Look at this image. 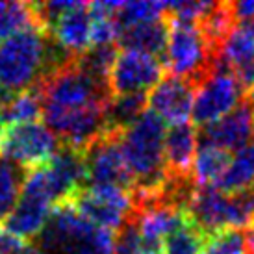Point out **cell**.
Here are the masks:
<instances>
[{
	"label": "cell",
	"mask_w": 254,
	"mask_h": 254,
	"mask_svg": "<svg viewBox=\"0 0 254 254\" xmlns=\"http://www.w3.org/2000/svg\"><path fill=\"white\" fill-rule=\"evenodd\" d=\"M34 26H41L34 4H30V2H0V41H4L21 30L34 28Z\"/></svg>",
	"instance_id": "obj_22"
},
{
	"label": "cell",
	"mask_w": 254,
	"mask_h": 254,
	"mask_svg": "<svg viewBox=\"0 0 254 254\" xmlns=\"http://www.w3.org/2000/svg\"><path fill=\"white\" fill-rule=\"evenodd\" d=\"M245 97L247 91L243 89L236 72L217 62L215 69L195 89L191 119L197 128L206 127L234 112L245 100Z\"/></svg>",
	"instance_id": "obj_5"
},
{
	"label": "cell",
	"mask_w": 254,
	"mask_h": 254,
	"mask_svg": "<svg viewBox=\"0 0 254 254\" xmlns=\"http://www.w3.org/2000/svg\"><path fill=\"white\" fill-rule=\"evenodd\" d=\"M251 143L254 145V128H253V137H251Z\"/></svg>",
	"instance_id": "obj_31"
},
{
	"label": "cell",
	"mask_w": 254,
	"mask_h": 254,
	"mask_svg": "<svg viewBox=\"0 0 254 254\" xmlns=\"http://www.w3.org/2000/svg\"><path fill=\"white\" fill-rule=\"evenodd\" d=\"M39 115H41V100L36 89H30L0 102V119L4 127L34 123L39 121Z\"/></svg>",
	"instance_id": "obj_20"
},
{
	"label": "cell",
	"mask_w": 254,
	"mask_h": 254,
	"mask_svg": "<svg viewBox=\"0 0 254 254\" xmlns=\"http://www.w3.org/2000/svg\"><path fill=\"white\" fill-rule=\"evenodd\" d=\"M195 85L184 78L165 74L148 93L147 106L160 121L171 127L190 123L193 100H195Z\"/></svg>",
	"instance_id": "obj_12"
},
{
	"label": "cell",
	"mask_w": 254,
	"mask_h": 254,
	"mask_svg": "<svg viewBox=\"0 0 254 254\" xmlns=\"http://www.w3.org/2000/svg\"><path fill=\"white\" fill-rule=\"evenodd\" d=\"M245 100H247L249 104H251V108L254 110V89H251V91L247 93V97H245Z\"/></svg>",
	"instance_id": "obj_30"
},
{
	"label": "cell",
	"mask_w": 254,
	"mask_h": 254,
	"mask_svg": "<svg viewBox=\"0 0 254 254\" xmlns=\"http://www.w3.org/2000/svg\"><path fill=\"white\" fill-rule=\"evenodd\" d=\"M2 128H4V125H2V119H0V132H2Z\"/></svg>",
	"instance_id": "obj_32"
},
{
	"label": "cell",
	"mask_w": 254,
	"mask_h": 254,
	"mask_svg": "<svg viewBox=\"0 0 254 254\" xmlns=\"http://www.w3.org/2000/svg\"><path fill=\"white\" fill-rule=\"evenodd\" d=\"M206 238L208 236L193 223V219L188 217L177 230H173L163 240L160 254H202Z\"/></svg>",
	"instance_id": "obj_21"
},
{
	"label": "cell",
	"mask_w": 254,
	"mask_h": 254,
	"mask_svg": "<svg viewBox=\"0 0 254 254\" xmlns=\"http://www.w3.org/2000/svg\"><path fill=\"white\" fill-rule=\"evenodd\" d=\"M167 4V19L188 24H200L213 9L215 2L208 0H180V2H165Z\"/></svg>",
	"instance_id": "obj_25"
},
{
	"label": "cell",
	"mask_w": 254,
	"mask_h": 254,
	"mask_svg": "<svg viewBox=\"0 0 254 254\" xmlns=\"http://www.w3.org/2000/svg\"><path fill=\"white\" fill-rule=\"evenodd\" d=\"M67 202L89 223L115 234L127 225L135 208L134 195L130 191L110 186H87Z\"/></svg>",
	"instance_id": "obj_7"
},
{
	"label": "cell",
	"mask_w": 254,
	"mask_h": 254,
	"mask_svg": "<svg viewBox=\"0 0 254 254\" xmlns=\"http://www.w3.org/2000/svg\"><path fill=\"white\" fill-rule=\"evenodd\" d=\"M60 147L62 143L41 121L9 125L0 132V156L26 171H34L49 163Z\"/></svg>",
	"instance_id": "obj_6"
},
{
	"label": "cell",
	"mask_w": 254,
	"mask_h": 254,
	"mask_svg": "<svg viewBox=\"0 0 254 254\" xmlns=\"http://www.w3.org/2000/svg\"><path fill=\"white\" fill-rule=\"evenodd\" d=\"M202 254H251L247 243V232L238 228L221 230L206 238Z\"/></svg>",
	"instance_id": "obj_24"
},
{
	"label": "cell",
	"mask_w": 254,
	"mask_h": 254,
	"mask_svg": "<svg viewBox=\"0 0 254 254\" xmlns=\"http://www.w3.org/2000/svg\"><path fill=\"white\" fill-rule=\"evenodd\" d=\"M165 17H167L165 2H121L115 11V22L119 26V32L134 24L158 21Z\"/></svg>",
	"instance_id": "obj_23"
},
{
	"label": "cell",
	"mask_w": 254,
	"mask_h": 254,
	"mask_svg": "<svg viewBox=\"0 0 254 254\" xmlns=\"http://www.w3.org/2000/svg\"><path fill=\"white\" fill-rule=\"evenodd\" d=\"M165 134V123L150 110L121 132V148L134 180V200L156 197L169 180Z\"/></svg>",
	"instance_id": "obj_3"
},
{
	"label": "cell",
	"mask_w": 254,
	"mask_h": 254,
	"mask_svg": "<svg viewBox=\"0 0 254 254\" xmlns=\"http://www.w3.org/2000/svg\"><path fill=\"white\" fill-rule=\"evenodd\" d=\"M217 60L219 54L198 24L169 21V39L163 60L169 74L184 78L197 87L215 69Z\"/></svg>",
	"instance_id": "obj_4"
},
{
	"label": "cell",
	"mask_w": 254,
	"mask_h": 254,
	"mask_svg": "<svg viewBox=\"0 0 254 254\" xmlns=\"http://www.w3.org/2000/svg\"><path fill=\"white\" fill-rule=\"evenodd\" d=\"M236 76H238V80L241 82L243 89L247 93L251 91V89H254V58L249 64H245L243 67H240V69L236 71Z\"/></svg>",
	"instance_id": "obj_28"
},
{
	"label": "cell",
	"mask_w": 254,
	"mask_h": 254,
	"mask_svg": "<svg viewBox=\"0 0 254 254\" xmlns=\"http://www.w3.org/2000/svg\"><path fill=\"white\" fill-rule=\"evenodd\" d=\"M165 65L160 58L119 49L110 72V89L117 95H148L165 74Z\"/></svg>",
	"instance_id": "obj_10"
},
{
	"label": "cell",
	"mask_w": 254,
	"mask_h": 254,
	"mask_svg": "<svg viewBox=\"0 0 254 254\" xmlns=\"http://www.w3.org/2000/svg\"><path fill=\"white\" fill-rule=\"evenodd\" d=\"M230 162H232V154L223 148L198 147L193 167H191L193 184L197 188H217Z\"/></svg>",
	"instance_id": "obj_16"
},
{
	"label": "cell",
	"mask_w": 254,
	"mask_h": 254,
	"mask_svg": "<svg viewBox=\"0 0 254 254\" xmlns=\"http://www.w3.org/2000/svg\"><path fill=\"white\" fill-rule=\"evenodd\" d=\"M148 95H117L113 97L106 115V132H125L147 112Z\"/></svg>",
	"instance_id": "obj_18"
},
{
	"label": "cell",
	"mask_w": 254,
	"mask_h": 254,
	"mask_svg": "<svg viewBox=\"0 0 254 254\" xmlns=\"http://www.w3.org/2000/svg\"><path fill=\"white\" fill-rule=\"evenodd\" d=\"M32 245L28 241L17 238L0 223V254H30Z\"/></svg>",
	"instance_id": "obj_26"
},
{
	"label": "cell",
	"mask_w": 254,
	"mask_h": 254,
	"mask_svg": "<svg viewBox=\"0 0 254 254\" xmlns=\"http://www.w3.org/2000/svg\"><path fill=\"white\" fill-rule=\"evenodd\" d=\"M30 171L0 156V223L13 212Z\"/></svg>",
	"instance_id": "obj_19"
},
{
	"label": "cell",
	"mask_w": 254,
	"mask_h": 254,
	"mask_svg": "<svg viewBox=\"0 0 254 254\" xmlns=\"http://www.w3.org/2000/svg\"><path fill=\"white\" fill-rule=\"evenodd\" d=\"M197 150V127L191 123L171 127L165 134V162L169 177L190 178Z\"/></svg>",
	"instance_id": "obj_14"
},
{
	"label": "cell",
	"mask_w": 254,
	"mask_h": 254,
	"mask_svg": "<svg viewBox=\"0 0 254 254\" xmlns=\"http://www.w3.org/2000/svg\"><path fill=\"white\" fill-rule=\"evenodd\" d=\"M254 128V110L247 100L228 115L221 117L215 123L197 128L198 147H215L226 152H238L247 147L253 137Z\"/></svg>",
	"instance_id": "obj_11"
},
{
	"label": "cell",
	"mask_w": 254,
	"mask_h": 254,
	"mask_svg": "<svg viewBox=\"0 0 254 254\" xmlns=\"http://www.w3.org/2000/svg\"><path fill=\"white\" fill-rule=\"evenodd\" d=\"M30 254H32V253H30Z\"/></svg>",
	"instance_id": "obj_33"
},
{
	"label": "cell",
	"mask_w": 254,
	"mask_h": 254,
	"mask_svg": "<svg viewBox=\"0 0 254 254\" xmlns=\"http://www.w3.org/2000/svg\"><path fill=\"white\" fill-rule=\"evenodd\" d=\"M167 39H169V21L165 17V19L141 22V24L123 28L119 32L117 45H119V49L145 52V54L160 58L163 62L165 50H167Z\"/></svg>",
	"instance_id": "obj_15"
},
{
	"label": "cell",
	"mask_w": 254,
	"mask_h": 254,
	"mask_svg": "<svg viewBox=\"0 0 254 254\" xmlns=\"http://www.w3.org/2000/svg\"><path fill=\"white\" fill-rule=\"evenodd\" d=\"M45 125L64 147L85 150L106 134L110 82L95 76L71 58L36 87Z\"/></svg>",
	"instance_id": "obj_1"
},
{
	"label": "cell",
	"mask_w": 254,
	"mask_h": 254,
	"mask_svg": "<svg viewBox=\"0 0 254 254\" xmlns=\"http://www.w3.org/2000/svg\"><path fill=\"white\" fill-rule=\"evenodd\" d=\"M188 213L206 236L228 228H249L236 195H226L215 188H197L188 204Z\"/></svg>",
	"instance_id": "obj_9"
},
{
	"label": "cell",
	"mask_w": 254,
	"mask_h": 254,
	"mask_svg": "<svg viewBox=\"0 0 254 254\" xmlns=\"http://www.w3.org/2000/svg\"><path fill=\"white\" fill-rule=\"evenodd\" d=\"M87 186H110L134 195V180L121 148V132H106L85 148Z\"/></svg>",
	"instance_id": "obj_8"
},
{
	"label": "cell",
	"mask_w": 254,
	"mask_h": 254,
	"mask_svg": "<svg viewBox=\"0 0 254 254\" xmlns=\"http://www.w3.org/2000/svg\"><path fill=\"white\" fill-rule=\"evenodd\" d=\"M247 232V243H249V251H251V254H254V225H251L245 230Z\"/></svg>",
	"instance_id": "obj_29"
},
{
	"label": "cell",
	"mask_w": 254,
	"mask_h": 254,
	"mask_svg": "<svg viewBox=\"0 0 254 254\" xmlns=\"http://www.w3.org/2000/svg\"><path fill=\"white\" fill-rule=\"evenodd\" d=\"M52 39L72 58L91 49V13L87 2H76L49 26Z\"/></svg>",
	"instance_id": "obj_13"
},
{
	"label": "cell",
	"mask_w": 254,
	"mask_h": 254,
	"mask_svg": "<svg viewBox=\"0 0 254 254\" xmlns=\"http://www.w3.org/2000/svg\"><path fill=\"white\" fill-rule=\"evenodd\" d=\"M254 184V145L249 143L232 156V162L226 169L225 177L221 178L215 190L226 195H234L247 190Z\"/></svg>",
	"instance_id": "obj_17"
},
{
	"label": "cell",
	"mask_w": 254,
	"mask_h": 254,
	"mask_svg": "<svg viewBox=\"0 0 254 254\" xmlns=\"http://www.w3.org/2000/svg\"><path fill=\"white\" fill-rule=\"evenodd\" d=\"M232 6V15L236 22L247 21L254 17V0H245V2H230Z\"/></svg>",
	"instance_id": "obj_27"
},
{
	"label": "cell",
	"mask_w": 254,
	"mask_h": 254,
	"mask_svg": "<svg viewBox=\"0 0 254 254\" xmlns=\"http://www.w3.org/2000/svg\"><path fill=\"white\" fill-rule=\"evenodd\" d=\"M71 58L41 26L21 30L0 41V102L36 89L45 76Z\"/></svg>",
	"instance_id": "obj_2"
}]
</instances>
